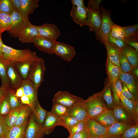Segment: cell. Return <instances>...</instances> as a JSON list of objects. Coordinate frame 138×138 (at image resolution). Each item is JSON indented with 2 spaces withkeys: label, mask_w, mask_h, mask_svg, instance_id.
Returning <instances> with one entry per match:
<instances>
[{
  "label": "cell",
  "mask_w": 138,
  "mask_h": 138,
  "mask_svg": "<svg viewBox=\"0 0 138 138\" xmlns=\"http://www.w3.org/2000/svg\"><path fill=\"white\" fill-rule=\"evenodd\" d=\"M101 0H89L87 7V8L95 11H100L99 5Z\"/></svg>",
  "instance_id": "f907efd6"
},
{
  "label": "cell",
  "mask_w": 138,
  "mask_h": 138,
  "mask_svg": "<svg viewBox=\"0 0 138 138\" xmlns=\"http://www.w3.org/2000/svg\"><path fill=\"white\" fill-rule=\"evenodd\" d=\"M106 69L108 80L111 84H114L119 78L121 70L117 66L112 63L107 57Z\"/></svg>",
  "instance_id": "cb8c5ba5"
},
{
  "label": "cell",
  "mask_w": 138,
  "mask_h": 138,
  "mask_svg": "<svg viewBox=\"0 0 138 138\" xmlns=\"http://www.w3.org/2000/svg\"><path fill=\"white\" fill-rule=\"evenodd\" d=\"M68 138H70V136H69L68 137Z\"/></svg>",
  "instance_id": "003e7915"
},
{
  "label": "cell",
  "mask_w": 138,
  "mask_h": 138,
  "mask_svg": "<svg viewBox=\"0 0 138 138\" xmlns=\"http://www.w3.org/2000/svg\"><path fill=\"white\" fill-rule=\"evenodd\" d=\"M99 124L108 129L117 122L112 110L108 109L93 118Z\"/></svg>",
  "instance_id": "603a6c76"
},
{
  "label": "cell",
  "mask_w": 138,
  "mask_h": 138,
  "mask_svg": "<svg viewBox=\"0 0 138 138\" xmlns=\"http://www.w3.org/2000/svg\"><path fill=\"white\" fill-rule=\"evenodd\" d=\"M132 125L123 122H115L107 129L108 138L119 137Z\"/></svg>",
  "instance_id": "d4e9b609"
},
{
  "label": "cell",
  "mask_w": 138,
  "mask_h": 138,
  "mask_svg": "<svg viewBox=\"0 0 138 138\" xmlns=\"http://www.w3.org/2000/svg\"><path fill=\"white\" fill-rule=\"evenodd\" d=\"M101 22L98 32L96 33L97 39L102 43L108 42V38L111 30L115 24L112 21L110 12L105 8L102 5L101 6Z\"/></svg>",
  "instance_id": "3957f363"
},
{
  "label": "cell",
  "mask_w": 138,
  "mask_h": 138,
  "mask_svg": "<svg viewBox=\"0 0 138 138\" xmlns=\"http://www.w3.org/2000/svg\"><path fill=\"white\" fill-rule=\"evenodd\" d=\"M71 1L73 6L81 7L87 9V7L84 5L83 0H71Z\"/></svg>",
  "instance_id": "6f0895ef"
},
{
  "label": "cell",
  "mask_w": 138,
  "mask_h": 138,
  "mask_svg": "<svg viewBox=\"0 0 138 138\" xmlns=\"http://www.w3.org/2000/svg\"><path fill=\"white\" fill-rule=\"evenodd\" d=\"M121 105L136 123H138V102L127 99L122 95L120 97Z\"/></svg>",
  "instance_id": "ac0fdd59"
},
{
  "label": "cell",
  "mask_w": 138,
  "mask_h": 138,
  "mask_svg": "<svg viewBox=\"0 0 138 138\" xmlns=\"http://www.w3.org/2000/svg\"><path fill=\"white\" fill-rule=\"evenodd\" d=\"M56 42V40L40 35L34 38L32 43L40 51L49 54H53Z\"/></svg>",
  "instance_id": "ba28073f"
},
{
  "label": "cell",
  "mask_w": 138,
  "mask_h": 138,
  "mask_svg": "<svg viewBox=\"0 0 138 138\" xmlns=\"http://www.w3.org/2000/svg\"><path fill=\"white\" fill-rule=\"evenodd\" d=\"M7 74L10 83L9 88L16 91L21 86L23 79L13 64L10 62L7 67Z\"/></svg>",
  "instance_id": "5bb4252c"
},
{
  "label": "cell",
  "mask_w": 138,
  "mask_h": 138,
  "mask_svg": "<svg viewBox=\"0 0 138 138\" xmlns=\"http://www.w3.org/2000/svg\"><path fill=\"white\" fill-rule=\"evenodd\" d=\"M9 61L3 58H0V77L1 85L7 84L10 86V82L7 74V68Z\"/></svg>",
  "instance_id": "836d02e7"
},
{
  "label": "cell",
  "mask_w": 138,
  "mask_h": 138,
  "mask_svg": "<svg viewBox=\"0 0 138 138\" xmlns=\"http://www.w3.org/2000/svg\"><path fill=\"white\" fill-rule=\"evenodd\" d=\"M58 125L62 126L66 129V126L62 120L51 112H48L44 122L42 125L43 130L45 134H49Z\"/></svg>",
  "instance_id": "30bf717a"
},
{
  "label": "cell",
  "mask_w": 138,
  "mask_h": 138,
  "mask_svg": "<svg viewBox=\"0 0 138 138\" xmlns=\"http://www.w3.org/2000/svg\"><path fill=\"white\" fill-rule=\"evenodd\" d=\"M0 38H1V35L0 34Z\"/></svg>",
  "instance_id": "03108f58"
},
{
  "label": "cell",
  "mask_w": 138,
  "mask_h": 138,
  "mask_svg": "<svg viewBox=\"0 0 138 138\" xmlns=\"http://www.w3.org/2000/svg\"><path fill=\"white\" fill-rule=\"evenodd\" d=\"M109 36L113 38L120 40H124L126 39L123 27L115 24L112 28Z\"/></svg>",
  "instance_id": "ab89813d"
},
{
  "label": "cell",
  "mask_w": 138,
  "mask_h": 138,
  "mask_svg": "<svg viewBox=\"0 0 138 138\" xmlns=\"http://www.w3.org/2000/svg\"><path fill=\"white\" fill-rule=\"evenodd\" d=\"M119 63L121 72L125 73H132L133 68L122 50L119 53Z\"/></svg>",
  "instance_id": "74e56055"
},
{
  "label": "cell",
  "mask_w": 138,
  "mask_h": 138,
  "mask_svg": "<svg viewBox=\"0 0 138 138\" xmlns=\"http://www.w3.org/2000/svg\"><path fill=\"white\" fill-rule=\"evenodd\" d=\"M14 10L11 0H0V12L10 15Z\"/></svg>",
  "instance_id": "7bdbcfd3"
},
{
  "label": "cell",
  "mask_w": 138,
  "mask_h": 138,
  "mask_svg": "<svg viewBox=\"0 0 138 138\" xmlns=\"http://www.w3.org/2000/svg\"><path fill=\"white\" fill-rule=\"evenodd\" d=\"M132 73L136 77L138 76V67L134 69H133Z\"/></svg>",
  "instance_id": "94428289"
},
{
  "label": "cell",
  "mask_w": 138,
  "mask_h": 138,
  "mask_svg": "<svg viewBox=\"0 0 138 138\" xmlns=\"http://www.w3.org/2000/svg\"><path fill=\"white\" fill-rule=\"evenodd\" d=\"M84 99L69 108V115L76 118L79 121L86 122L89 119L84 103Z\"/></svg>",
  "instance_id": "8fae6325"
},
{
  "label": "cell",
  "mask_w": 138,
  "mask_h": 138,
  "mask_svg": "<svg viewBox=\"0 0 138 138\" xmlns=\"http://www.w3.org/2000/svg\"><path fill=\"white\" fill-rule=\"evenodd\" d=\"M86 126L89 136H101L108 138L107 129L98 123L93 119L89 118L86 122Z\"/></svg>",
  "instance_id": "e0dca14e"
},
{
  "label": "cell",
  "mask_w": 138,
  "mask_h": 138,
  "mask_svg": "<svg viewBox=\"0 0 138 138\" xmlns=\"http://www.w3.org/2000/svg\"><path fill=\"white\" fill-rule=\"evenodd\" d=\"M119 137H110L108 138H119Z\"/></svg>",
  "instance_id": "be15d7a7"
},
{
  "label": "cell",
  "mask_w": 138,
  "mask_h": 138,
  "mask_svg": "<svg viewBox=\"0 0 138 138\" xmlns=\"http://www.w3.org/2000/svg\"><path fill=\"white\" fill-rule=\"evenodd\" d=\"M21 86L24 90V95L28 96L30 98L33 109L38 102V89L28 79H22Z\"/></svg>",
  "instance_id": "4fadbf2b"
},
{
  "label": "cell",
  "mask_w": 138,
  "mask_h": 138,
  "mask_svg": "<svg viewBox=\"0 0 138 138\" xmlns=\"http://www.w3.org/2000/svg\"><path fill=\"white\" fill-rule=\"evenodd\" d=\"M10 15L12 19L11 27L7 31L12 37L16 38L19 33L31 23L29 19H24L19 13L14 10Z\"/></svg>",
  "instance_id": "5b68a950"
},
{
  "label": "cell",
  "mask_w": 138,
  "mask_h": 138,
  "mask_svg": "<svg viewBox=\"0 0 138 138\" xmlns=\"http://www.w3.org/2000/svg\"><path fill=\"white\" fill-rule=\"evenodd\" d=\"M84 103L89 118H94L108 109L100 92L84 100Z\"/></svg>",
  "instance_id": "7a4b0ae2"
},
{
  "label": "cell",
  "mask_w": 138,
  "mask_h": 138,
  "mask_svg": "<svg viewBox=\"0 0 138 138\" xmlns=\"http://www.w3.org/2000/svg\"><path fill=\"white\" fill-rule=\"evenodd\" d=\"M117 121L133 125L135 122L121 104L114 106L112 110Z\"/></svg>",
  "instance_id": "44dd1931"
},
{
  "label": "cell",
  "mask_w": 138,
  "mask_h": 138,
  "mask_svg": "<svg viewBox=\"0 0 138 138\" xmlns=\"http://www.w3.org/2000/svg\"><path fill=\"white\" fill-rule=\"evenodd\" d=\"M3 44L1 38H0V58H3Z\"/></svg>",
  "instance_id": "91938a15"
},
{
  "label": "cell",
  "mask_w": 138,
  "mask_h": 138,
  "mask_svg": "<svg viewBox=\"0 0 138 138\" xmlns=\"http://www.w3.org/2000/svg\"><path fill=\"white\" fill-rule=\"evenodd\" d=\"M68 108L59 103L53 102L50 112L53 114L60 118L68 114Z\"/></svg>",
  "instance_id": "8d00e7d4"
},
{
  "label": "cell",
  "mask_w": 138,
  "mask_h": 138,
  "mask_svg": "<svg viewBox=\"0 0 138 138\" xmlns=\"http://www.w3.org/2000/svg\"><path fill=\"white\" fill-rule=\"evenodd\" d=\"M8 128L4 116L0 115V138H5Z\"/></svg>",
  "instance_id": "681fc988"
},
{
  "label": "cell",
  "mask_w": 138,
  "mask_h": 138,
  "mask_svg": "<svg viewBox=\"0 0 138 138\" xmlns=\"http://www.w3.org/2000/svg\"><path fill=\"white\" fill-rule=\"evenodd\" d=\"M20 99L22 105H27L29 106L32 108L33 110V107L31 100L28 97L24 95L20 98Z\"/></svg>",
  "instance_id": "11a10c76"
},
{
  "label": "cell",
  "mask_w": 138,
  "mask_h": 138,
  "mask_svg": "<svg viewBox=\"0 0 138 138\" xmlns=\"http://www.w3.org/2000/svg\"><path fill=\"white\" fill-rule=\"evenodd\" d=\"M12 23V19L10 15L0 12V34L5 31L10 29Z\"/></svg>",
  "instance_id": "d590c367"
},
{
  "label": "cell",
  "mask_w": 138,
  "mask_h": 138,
  "mask_svg": "<svg viewBox=\"0 0 138 138\" xmlns=\"http://www.w3.org/2000/svg\"><path fill=\"white\" fill-rule=\"evenodd\" d=\"M36 60L12 63L22 78L26 79H28L32 65Z\"/></svg>",
  "instance_id": "f1b7e54d"
},
{
  "label": "cell",
  "mask_w": 138,
  "mask_h": 138,
  "mask_svg": "<svg viewBox=\"0 0 138 138\" xmlns=\"http://www.w3.org/2000/svg\"><path fill=\"white\" fill-rule=\"evenodd\" d=\"M24 138V135L22 138Z\"/></svg>",
  "instance_id": "e7e4bbea"
},
{
  "label": "cell",
  "mask_w": 138,
  "mask_h": 138,
  "mask_svg": "<svg viewBox=\"0 0 138 138\" xmlns=\"http://www.w3.org/2000/svg\"><path fill=\"white\" fill-rule=\"evenodd\" d=\"M61 119L65 125L67 130L70 127L79 122L75 117L69 115L65 116Z\"/></svg>",
  "instance_id": "7dc6e473"
},
{
  "label": "cell",
  "mask_w": 138,
  "mask_h": 138,
  "mask_svg": "<svg viewBox=\"0 0 138 138\" xmlns=\"http://www.w3.org/2000/svg\"><path fill=\"white\" fill-rule=\"evenodd\" d=\"M21 107L13 109L6 115L4 116L8 128L14 126L18 116L22 108Z\"/></svg>",
  "instance_id": "e575fe53"
},
{
  "label": "cell",
  "mask_w": 138,
  "mask_h": 138,
  "mask_svg": "<svg viewBox=\"0 0 138 138\" xmlns=\"http://www.w3.org/2000/svg\"><path fill=\"white\" fill-rule=\"evenodd\" d=\"M69 136L70 138H88L89 134L86 126L82 131Z\"/></svg>",
  "instance_id": "f5cc1de1"
},
{
  "label": "cell",
  "mask_w": 138,
  "mask_h": 138,
  "mask_svg": "<svg viewBox=\"0 0 138 138\" xmlns=\"http://www.w3.org/2000/svg\"><path fill=\"white\" fill-rule=\"evenodd\" d=\"M29 119L20 126L8 128L5 138H22L25 135Z\"/></svg>",
  "instance_id": "484cf974"
},
{
  "label": "cell",
  "mask_w": 138,
  "mask_h": 138,
  "mask_svg": "<svg viewBox=\"0 0 138 138\" xmlns=\"http://www.w3.org/2000/svg\"><path fill=\"white\" fill-rule=\"evenodd\" d=\"M12 110L9 102L7 95L0 104V115L5 116Z\"/></svg>",
  "instance_id": "ee69618b"
},
{
  "label": "cell",
  "mask_w": 138,
  "mask_h": 138,
  "mask_svg": "<svg viewBox=\"0 0 138 138\" xmlns=\"http://www.w3.org/2000/svg\"><path fill=\"white\" fill-rule=\"evenodd\" d=\"M126 39L120 40L113 38L109 36L108 42L119 50H122L127 44Z\"/></svg>",
  "instance_id": "bcb514c9"
},
{
  "label": "cell",
  "mask_w": 138,
  "mask_h": 138,
  "mask_svg": "<svg viewBox=\"0 0 138 138\" xmlns=\"http://www.w3.org/2000/svg\"><path fill=\"white\" fill-rule=\"evenodd\" d=\"M133 69L138 67V54L135 49L127 44L122 50Z\"/></svg>",
  "instance_id": "4316f807"
},
{
  "label": "cell",
  "mask_w": 138,
  "mask_h": 138,
  "mask_svg": "<svg viewBox=\"0 0 138 138\" xmlns=\"http://www.w3.org/2000/svg\"><path fill=\"white\" fill-rule=\"evenodd\" d=\"M86 9L83 7L73 6L70 15L73 21L81 27L89 26Z\"/></svg>",
  "instance_id": "d6986e66"
},
{
  "label": "cell",
  "mask_w": 138,
  "mask_h": 138,
  "mask_svg": "<svg viewBox=\"0 0 138 138\" xmlns=\"http://www.w3.org/2000/svg\"><path fill=\"white\" fill-rule=\"evenodd\" d=\"M126 39L138 38V24L123 27Z\"/></svg>",
  "instance_id": "b9f144b4"
},
{
  "label": "cell",
  "mask_w": 138,
  "mask_h": 138,
  "mask_svg": "<svg viewBox=\"0 0 138 138\" xmlns=\"http://www.w3.org/2000/svg\"><path fill=\"white\" fill-rule=\"evenodd\" d=\"M32 111L35 122L37 124L42 125L45 120L48 111L41 107L39 101Z\"/></svg>",
  "instance_id": "d6a6232c"
},
{
  "label": "cell",
  "mask_w": 138,
  "mask_h": 138,
  "mask_svg": "<svg viewBox=\"0 0 138 138\" xmlns=\"http://www.w3.org/2000/svg\"><path fill=\"white\" fill-rule=\"evenodd\" d=\"M45 134L42 125L37 124L34 121L32 111L25 131L24 138H42Z\"/></svg>",
  "instance_id": "9c48e42d"
},
{
  "label": "cell",
  "mask_w": 138,
  "mask_h": 138,
  "mask_svg": "<svg viewBox=\"0 0 138 138\" xmlns=\"http://www.w3.org/2000/svg\"><path fill=\"white\" fill-rule=\"evenodd\" d=\"M88 138H107L103 137L97 136H89Z\"/></svg>",
  "instance_id": "6125c7cd"
},
{
  "label": "cell",
  "mask_w": 138,
  "mask_h": 138,
  "mask_svg": "<svg viewBox=\"0 0 138 138\" xmlns=\"http://www.w3.org/2000/svg\"><path fill=\"white\" fill-rule=\"evenodd\" d=\"M39 0H21V7L19 14L23 18L29 19L28 16L32 14L38 7Z\"/></svg>",
  "instance_id": "7402d4cb"
},
{
  "label": "cell",
  "mask_w": 138,
  "mask_h": 138,
  "mask_svg": "<svg viewBox=\"0 0 138 138\" xmlns=\"http://www.w3.org/2000/svg\"><path fill=\"white\" fill-rule=\"evenodd\" d=\"M15 94V95L19 98L24 95V90L21 86L16 89Z\"/></svg>",
  "instance_id": "680465c9"
},
{
  "label": "cell",
  "mask_w": 138,
  "mask_h": 138,
  "mask_svg": "<svg viewBox=\"0 0 138 138\" xmlns=\"http://www.w3.org/2000/svg\"><path fill=\"white\" fill-rule=\"evenodd\" d=\"M119 79L125 83L130 92L138 99L137 86L135 75L132 73H125L121 71Z\"/></svg>",
  "instance_id": "ffe728a7"
},
{
  "label": "cell",
  "mask_w": 138,
  "mask_h": 138,
  "mask_svg": "<svg viewBox=\"0 0 138 138\" xmlns=\"http://www.w3.org/2000/svg\"><path fill=\"white\" fill-rule=\"evenodd\" d=\"M39 36L36 26L30 23L19 33L17 38L22 43H30L34 38Z\"/></svg>",
  "instance_id": "2e32d148"
},
{
  "label": "cell",
  "mask_w": 138,
  "mask_h": 138,
  "mask_svg": "<svg viewBox=\"0 0 138 138\" xmlns=\"http://www.w3.org/2000/svg\"><path fill=\"white\" fill-rule=\"evenodd\" d=\"M14 10L19 13L21 7V0H11Z\"/></svg>",
  "instance_id": "9f6ffc18"
},
{
  "label": "cell",
  "mask_w": 138,
  "mask_h": 138,
  "mask_svg": "<svg viewBox=\"0 0 138 138\" xmlns=\"http://www.w3.org/2000/svg\"><path fill=\"white\" fill-rule=\"evenodd\" d=\"M127 44L133 47L137 52L138 51V38L126 39Z\"/></svg>",
  "instance_id": "db71d44e"
},
{
  "label": "cell",
  "mask_w": 138,
  "mask_h": 138,
  "mask_svg": "<svg viewBox=\"0 0 138 138\" xmlns=\"http://www.w3.org/2000/svg\"><path fill=\"white\" fill-rule=\"evenodd\" d=\"M54 53L65 61H71L76 54L75 48L70 45L57 41L54 49Z\"/></svg>",
  "instance_id": "52a82bcc"
},
{
  "label": "cell",
  "mask_w": 138,
  "mask_h": 138,
  "mask_svg": "<svg viewBox=\"0 0 138 138\" xmlns=\"http://www.w3.org/2000/svg\"><path fill=\"white\" fill-rule=\"evenodd\" d=\"M103 44L105 45L107 50V57L112 63L118 66L121 70L119 63V53L121 50H119L108 42L104 41Z\"/></svg>",
  "instance_id": "83f0119b"
},
{
  "label": "cell",
  "mask_w": 138,
  "mask_h": 138,
  "mask_svg": "<svg viewBox=\"0 0 138 138\" xmlns=\"http://www.w3.org/2000/svg\"><path fill=\"white\" fill-rule=\"evenodd\" d=\"M83 100V98L73 95L68 91H60L54 95L52 102L70 108Z\"/></svg>",
  "instance_id": "8992f818"
},
{
  "label": "cell",
  "mask_w": 138,
  "mask_h": 138,
  "mask_svg": "<svg viewBox=\"0 0 138 138\" xmlns=\"http://www.w3.org/2000/svg\"><path fill=\"white\" fill-rule=\"evenodd\" d=\"M9 86L7 84L1 85L0 87V104L7 96Z\"/></svg>",
  "instance_id": "816d5d0a"
},
{
  "label": "cell",
  "mask_w": 138,
  "mask_h": 138,
  "mask_svg": "<svg viewBox=\"0 0 138 138\" xmlns=\"http://www.w3.org/2000/svg\"><path fill=\"white\" fill-rule=\"evenodd\" d=\"M3 51V58L12 63L33 61L39 57L36 52L32 51L30 49H15L4 44Z\"/></svg>",
  "instance_id": "6da1fadb"
},
{
  "label": "cell",
  "mask_w": 138,
  "mask_h": 138,
  "mask_svg": "<svg viewBox=\"0 0 138 138\" xmlns=\"http://www.w3.org/2000/svg\"><path fill=\"white\" fill-rule=\"evenodd\" d=\"M86 128V123L83 121H79L74 125L70 127L68 131L70 136L80 132Z\"/></svg>",
  "instance_id": "f6af8a7d"
},
{
  "label": "cell",
  "mask_w": 138,
  "mask_h": 138,
  "mask_svg": "<svg viewBox=\"0 0 138 138\" xmlns=\"http://www.w3.org/2000/svg\"><path fill=\"white\" fill-rule=\"evenodd\" d=\"M107 81L100 93L108 109L112 110L114 105L111 88V84L108 80Z\"/></svg>",
  "instance_id": "f546056e"
},
{
  "label": "cell",
  "mask_w": 138,
  "mask_h": 138,
  "mask_svg": "<svg viewBox=\"0 0 138 138\" xmlns=\"http://www.w3.org/2000/svg\"><path fill=\"white\" fill-rule=\"evenodd\" d=\"M15 91L9 88L7 94L9 102L12 110L20 107L22 105L20 98L15 95Z\"/></svg>",
  "instance_id": "f35d334b"
},
{
  "label": "cell",
  "mask_w": 138,
  "mask_h": 138,
  "mask_svg": "<svg viewBox=\"0 0 138 138\" xmlns=\"http://www.w3.org/2000/svg\"><path fill=\"white\" fill-rule=\"evenodd\" d=\"M36 27L40 35L43 37L56 40L61 34L60 31L54 24L47 23Z\"/></svg>",
  "instance_id": "7c38bea8"
},
{
  "label": "cell",
  "mask_w": 138,
  "mask_h": 138,
  "mask_svg": "<svg viewBox=\"0 0 138 138\" xmlns=\"http://www.w3.org/2000/svg\"><path fill=\"white\" fill-rule=\"evenodd\" d=\"M111 88L114 105L120 104V97L122 90V82L119 79L114 83L111 84Z\"/></svg>",
  "instance_id": "1f68e13d"
},
{
  "label": "cell",
  "mask_w": 138,
  "mask_h": 138,
  "mask_svg": "<svg viewBox=\"0 0 138 138\" xmlns=\"http://www.w3.org/2000/svg\"><path fill=\"white\" fill-rule=\"evenodd\" d=\"M86 10L89 30L96 33L100 28L101 22V10H93L87 8Z\"/></svg>",
  "instance_id": "9a60e30c"
},
{
  "label": "cell",
  "mask_w": 138,
  "mask_h": 138,
  "mask_svg": "<svg viewBox=\"0 0 138 138\" xmlns=\"http://www.w3.org/2000/svg\"><path fill=\"white\" fill-rule=\"evenodd\" d=\"M32 111V108L29 106L22 105V109L14 126H20L25 123L29 119Z\"/></svg>",
  "instance_id": "4dcf8cb0"
},
{
  "label": "cell",
  "mask_w": 138,
  "mask_h": 138,
  "mask_svg": "<svg viewBox=\"0 0 138 138\" xmlns=\"http://www.w3.org/2000/svg\"><path fill=\"white\" fill-rule=\"evenodd\" d=\"M119 138H138V124L132 125Z\"/></svg>",
  "instance_id": "60d3db41"
},
{
  "label": "cell",
  "mask_w": 138,
  "mask_h": 138,
  "mask_svg": "<svg viewBox=\"0 0 138 138\" xmlns=\"http://www.w3.org/2000/svg\"><path fill=\"white\" fill-rule=\"evenodd\" d=\"M45 69L44 61L41 57H39L32 65L28 79L38 89L44 80Z\"/></svg>",
  "instance_id": "277c9868"
},
{
  "label": "cell",
  "mask_w": 138,
  "mask_h": 138,
  "mask_svg": "<svg viewBox=\"0 0 138 138\" xmlns=\"http://www.w3.org/2000/svg\"><path fill=\"white\" fill-rule=\"evenodd\" d=\"M122 82L123 85H123H122V90L121 95L123 97L127 99L133 101H138V99L136 98L130 92L125 83Z\"/></svg>",
  "instance_id": "c3c4849f"
}]
</instances>
